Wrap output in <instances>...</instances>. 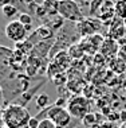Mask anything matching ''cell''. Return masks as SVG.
<instances>
[{"label":"cell","instance_id":"1","mask_svg":"<svg viewBox=\"0 0 126 128\" xmlns=\"http://www.w3.org/2000/svg\"><path fill=\"white\" fill-rule=\"evenodd\" d=\"M27 106L18 105L15 102H11L3 108L1 110V122L8 128H20L23 126H27L31 119Z\"/></svg>","mask_w":126,"mask_h":128},{"label":"cell","instance_id":"2","mask_svg":"<svg viewBox=\"0 0 126 128\" xmlns=\"http://www.w3.org/2000/svg\"><path fill=\"white\" fill-rule=\"evenodd\" d=\"M47 119L52 120L58 128H74L77 124L75 117H73L69 109L63 108V106H56L54 104L50 106Z\"/></svg>","mask_w":126,"mask_h":128},{"label":"cell","instance_id":"3","mask_svg":"<svg viewBox=\"0 0 126 128\" xmlns=\"http://www.w3.org/2000/svg\"><path fill=\"white\" fill-rule=\"evenodd\" d=\"M59 15L69 22H81L83 14L79 4L75 0H60L59 2Z\"/></svg>","mask_w":126,"mask_h":128},{"label":"cell","instance_id":"4","mask_svg":"<svg viewBox=\"0 0 126 128\" xmlns=\"http://www.w3.org/2000/svg\"><path fill=\"white\" fill-rule=\"evenodd\" d=\"M102 27V20L95 18V16H88V18H83L81 22L77 23V30L82 36H91L97 34Z\"/></svg>","mask_w":126,"mask_h":128},{"label":"cell","instance_id":"5","mask_svg":"<svg viewBox=\"0 0 126 128\" xmlns=\"http://www.w3.org/2000/svg\"><path fill=\"white\" fill-rule=\"evenodd\" d=\"M5 35L9 40L15 43L23 42L27 38V30L23 23H20L19 20H11L8 24L5 26Z\"/></svg>","mask_w":126,"mask_h":128},{"label":"cell","instance_id":"6","mask_svg":"<svg viewBox=\"0 0 126 128\" xmlns=\"http://www.w3.org/2000/svg\"><path fill=\"white\" fill-rule=\"evenodd\" d=\"M88 110H90V102L87 98L82 97V96L71 100L69 104V112L75 119H83L87 113H90Z\"/></svg>","mask_w":126,"mask_h":128},{"label":"cell","instance_id":"7","mask_svg":"<svg viewBox=\"0 0 126 128\" xmlns=\"http://www.w3.org/2000/svg\"><path fill=\"white\" fill-rule=\"evenodd\" d=\"M27 39L34 44L42 42V40H51V39H54V30L51 28V27L46 26V24H42V26H39L38 28L34 30L31 36L27 38Z\"/></svg>","mask_w":126,"mask_h":128},{"label":"cell","instance_id":"8","mask_svg":"<svg viewBox=\"0 0 126 128\" xmlns=\"http://www.w3.org/2000/svg\"><path fill=\"white\" fill-rule=\"evenodd\" d=\"M52 43H55V42H54V39H51V40H42V42L36 43L30 55H31V57H36V58L43 60V58H46L47 55H50L51 44H52Z\"/></svg>","mask_w":126,"mask_h":128},{"label":"cell","instance_id":"9","mask_svg":"<svg viewBox=\"0 0 126 128\" xmlns=\"http://www.w3.org/2000/svg\"><path fill=\"white\" fill-rule=\"evenodd\" d=\"M42 85H44V81H42V82H39L38 85L35 86V88H32V89H28L27 92H24V93H22V94L19 96L18 98H16V101H15V104H18V105H22V106H27V104H28L30 101H31V98L35 96V93H36V90L40 88Z\"/></svg>","mask_w":126,"mask_h":128},{"label":"cell","instance_id":"10","mask_svg":"<svg viewBox=\"0 0 126 128\" xmlns=\"http://www.w3.org/2000/svg\"><path fill=\"white\" fill-rule=\"evenodd\" d=\"M40 7L44 10L46 16L59 15V0H43Z\"/></svg>","mask_w":126,"mask_h":128},{"label":"cell","instance_id":"11","mask_svg":"<svg viewBox=\"0 0 126 128\" xmlns=\"http://www.w3.org/2000/svg\"><path fill=\"white\" fill-rule=\"evenodd\" d=\"M55 64H58L60 68L63 69H67V66L70 65V61H71V57H70V54H67V53H64V51H59L55 57H54V60H52Z\"/></svg>","mask_w":126,"mask_h":128},{"label":"cell","instance_id":"12","mask_svg":"<svg viewBox=\"0 0 126 128\" xmlns=\"http://www.w3.org/2000/svg\"><path fill=\"white\" fill-rule=\"evenodd\" d=\"M115 16L120 19H126V0L115 2Z\"/></svg>","mask_w":126,"mask_h":128},{"label":"cell","instance_id":"13","mask_svg":"<svg viewBox=\"0 0 126 128\" xmlns=\"http://www.w3.org/2000/svg\"><path fill=\"white\" fill-rule=\"evenodd\" d=\"M3 14H4V16L7 18H12V16L15 15H19V8L16 6H13L12 3H9V4L7 6H3Z\"/></svg>","mask_w":126,"mask_h":128},{"label":"cell","instance_id":"14","mask_svg":"<svg viewBox=\"0 0 126 128\" xmlns=\"http://www.w3.org/2000/svg\"><path fill=\"white\" fill-rule=\"evenodd\" d=\"M48 102H50L48 94H39L38 97H36V101H35L36 108L40 109V110H43V109H46L47 106H50Z\"/></svg>","mask_w":126,"mask_h":128},{"label":"cell","instance_id":"15","mask_svg":"<svg viewBox=\"0 0 126 128\" xmlns=\"http://www.w3.org/2000/svg\"><path fill=\"white\" fill-rule=\"evenodd\" d=\"M103 4V0H91L90 3V16H94V15H98V12H99L101 7Z\"/></svg>","mask_w":126,"mask_h":128},{"label":"cell","instance_id":"16","mask_svg":"<svg viewBox=\"0 0 126 128\" xmlns=\"http://www.w3.org/2000/svg\"><path fill=\"white\" fill-rule=\"evenodd\" d=\"M19 22L23 23L24 26H32V16L30 14H26V12H20L19 14Z\"/></svg>","mask_w":126,"mask_h":128},{"label":"cell","instance_id":"17","mask_svg":"<svg viewBox=\"0 0 126 128\" xmlns=\"http://www.w3.org/2000/svg\"><path fill=\"white\" fill-rule=\"evenodd\" d=\"M52 81L56 86H60V85H63L64 82H66V76H64L63 73H59V74H56L55 77H52Z\"/></svg>","mask_w":126,"mask_h":128},{"label":"cell","instance_id":"18","mask_svg":"<svg viewBox=\"0 0 126 128\" xmlns=\"http://www.w3.org/2000/svg\"><path fill=\"white\" fill-rule=\"evenodd\" d=\"M95 120H97V116L94 115V113H87L86 116L82 119V122H83V124L84 126H90V124H93V123H95Z\"/></svg>","mask_w":126,"mask_h":128},{"label":"cell","instance_id":"19","mask_svg":"<svg viewBox=\"0 0 126 128\" xmlns=\"http://www.w3.org/2000/svg\"><path fill=\"white\" fill-rule=\"evenodd\" d=\"M39 128H58L55 126V123L52 122V120H50V119H44L40 122L39 124Z\"/></svg>","mask_w":126,"mask_h":128},{"label":"cell","instance_id":"20","mask_svg":"<svg viewBox=\"0 0 126 128\" xmlns=\"http://www.w3.org/2000/svg\"><path fill=\"white\" fill-rule=\"evenodd\" d=\"M39 124H40V120H38L35 116H32L28 122V127L30 128H39Z\"/></svg>","mask_w":126,"mask_h":128},{"label":"cell","instance_id":"21","mask_svg":"<svg viewBox=\"0 0 126 128\" xmlns=\"http://www.w3.org/2000/svg\"><path fill=\"white\" fill-rule=\"evenodd\" d=\"M27 73H28L30 77H31V76H35L36 73H38V68L31 66V65H27Z\"/></svg>","mask_w":126,"mask_h":128},{"label":"cell","instance_id":"22","mask_svg":"<svg viewBox=\"0 0 126 128\" xmlns=\"http://www.w3.org/2000/svg\"><path fill=\"white\" fill-rule=\"evenodd\" d=\"M64 102H66V100L60 97V98H58V100H56V102L54 104V105H56V106H63V104H64Z\"/></svg>","mask_w":126,"mask_h":128},{"label":"cell","instance_id":"23","mask_svg":"<svg viewBox=\"0 0 126 128\" xmlns=\"http://www.w3.org/2000/svg\"><path fill=\"white\" fill-rule=\"evenodd\" d=\"M11 2H12V0H0V3H1L3 6H7V4H9Z\"/></svg>","mask_w":126,"mask_h":128},{"label":"cell","instance_id":"24","mask_svg":"<svg viewBox=\"0 0 126 128\" xmlns=\"http://www.w3.org/2000/svg\"><path fill=\"white\" fill-rule=\"evenodd\" d=\"M24 27H26L27 32H28V31H31V30H32V26H24Z\"/></svg>","mask_w":126,"mask_h":128},{"label":"cell","instance_id":"25","mask_svg":"<svg viewBox=\"0 0 126 128\" xmlns=\"http://www.w3.org/2000/svg\"><path fill=\"white\" fill-rule=\"evenodd\" d=\"M122 120H124V122L126 120V110H124V113H122Z\"/></svg>","mask_w":126,"mask_h":128},{"label":"cell","instance_id":"26","mask_svg":"<svg viewBox=\"0 0 126 128\" xmlns=\"http://www.w3.org/2000/svg\"><path fill=\"white\" fill-rule=\"evenodd\" d=\"M24 2H27V3H32L34 0H24Z\"/></svg>","mask_w":126,"mask_h":128},{"label":"cell","instance_id":"27","mask_svg":"<svg viewBox=\"0 0 126 128\" xmlns=\"http://www.w3.org/2000/svg\"><path fill=\"white\" fill-rule=\"evenodd\" d=\"M124 24H125V27H126V19L124 20Z\"/></svg>","mask_w":126,"mask_h":128},{"label":"cell","instance_id":"28","mask_svg":"<svg viewBox=\"0 0 126 128\" xmlns=\"http://www.w3.org/2000/svg\"><path fill=\"white\" fill-rule=\"evenodd\" d=\"M59 2H60V0H59Z\"/></svg>","mask_w":126,"mask_h":128}]
</instances>
